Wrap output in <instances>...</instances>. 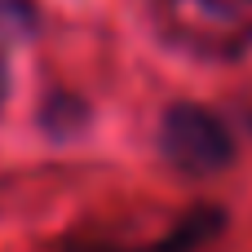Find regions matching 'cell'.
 <instances>
[{"mask_svg":"<svg viewBox=\"0 0 252 252\" xmlns=\"http://www.w3.org/2000/svg\"><path fill=\"white\" fill-rule=\"evenodd\" d=\"M159 151H164V159L177 173H186V177H213V173L230 168L235 137H230L226 120L213 115L208 106L177 102L159 120Z\"/></svg>","mask_w":252,"mask_h":252,"instance_id":"1","label":"cell"},{"mask_svg":"<svg viewBox=\"0 0 252 252\" xmlns=\"http://www.w3.org/2000/svg\"><path fill=\"white\" fill-rule=\"evenodd\" d=\"M164 22L195 53H239L252 44V9L239 0H164Z\"/></svg>","mask_w":252,"mask_h":252,"instance_id":"2","label":"cell"},{"mask_svg":"<svg viewBox=\"0 0 252 252\" xmlns=\"http://www.w3.org/2000/svg\"><path fill=\"white\" fill-rule=\"evenodd\" d=\"M221 230H226V208H217V204H199V208H190L168 235H159V239H151V244H133V248H115V244H80V248H66V252H204Z\"/></svg>","mask_w":252,"mask_h":252,"instance_id":"3","label":"cell"},{"mask_svg":"<svg viewBox=\"0 0 252 252\" xmlns=\"http://www.w3.org/2000/svg\"><path fill=\"white\" fill-rule=\"evenodd\" d=\"M84 120H89V106H84L75 93H62V89L49 93L44 106H40V124H44V133H53V137H71V133H80Z\"/></svg>","mask_w":252,"mask_h":252,"instance_id":"4","label":"cell"},{"mask_svg":"<svg viewBox=\"0 0 252 252\" xmlns=\"http://www.w3.org/2000/svg\"><path fill=\"white\" fill-rule=\"evenodd\" d=\"M40 31V9L35 0H0V53L9 44H22Z\"/></svg>","mask_w":252,"mask_h":252,"instance_id":"5","label":"cell"},{"mask_svg":"<svg viewBox=\"0 0 252 252\" xmlns=\"http://www.w3.org/2000/svg\"><path fill=\"white\" fill-rule=\"evenodd\" d=\"M4 93H9V66H4V53H0V106H4Z\"/></svg>","mask_w":252,"mask_h":252,"instance_id":"6","label":"cell"}]
</instances>
